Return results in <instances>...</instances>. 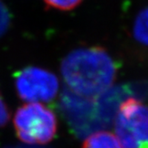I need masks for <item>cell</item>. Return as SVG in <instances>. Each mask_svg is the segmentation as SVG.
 Masks as SVG:
<instances>
[{
  "mask_svg": "<svg viewBox=\"0 0 148 148\" xmlns=\"http://www.w3.org/2000/svg\"><path fill=\"white\" fill-rule=\"evenodd\" d=\"M127 93L125 87H114L87 97L67 88L62 92L60 108L73 133L84 138L112 126Z\"/></svg>",
  "mask_w": 148,
  "mask_h": 148,
  "instance_id": "6da1fadb",
  "label": "cell"
},
{
  "mask_svg": "<svg viewBox=\"0 0 148 148\" xmlns=\"http://www.w3.org/2000/svg\"><path fill=\"white\" fill-rule=\"evenodd\" d=\"M115 62L101 47L75 49L62 60L61 71L68 88L87 97H97L112 88Z\"/></svg>",
  "mask_w": 148,
  "mask_h": 148,
  "instance_id": "7a4b0ae2",
  "label": "cell"
},
{
  "mask_svg": "<svg viewBox=\"0 0 148 148\" xmlns=\"http://www.w3.org/2000/svg\"><path fill=\"white\" fill-rule=\"evenodd\" d=\"M14 129L19 138L29 145H44L55 136L56 117L40 103H30L20 107L14 115Z\"/></svg>",
  "mask_w": 148,
  "mask_h": 148,
  "instance_id": "3957f363",
  "label": "cell"
},
{
  "mask_svg": "<svg viewBox=\"0 0 148 148\" xmlns=\"http://www.w3.org/2000/svg\"><path fill=\"white\" fill-rule=\"evenodd\" d=\"M115 131L123 148H148V106L133 97L123 101L115 119Z\"/></svg>",
  "mask_w": 148,
  "mask_h": 148,
  "instance_id": "277c9868",
  "label": "cell"
},
{
  "mask_svg": "<svg viewBox=\"0 0 148 148\" xmlns=\"http://www.w3.org/2000/svg\"><path fill=\"white\" fill-rule=\"evenodd\" d=\"M15 86L18 96L23 101L49 102L56 97L59 82L55 74L47 70L28 67L17 72Z\"/></svg>",
  "mask_w": 148,
  "mask_h": 148,
  "instance_id": "5b68a950",
  "label": "cell"
},
{
  "mask_svg": "<svg viewBox=\"0 0 148 148\" xmlns=\"http://www.w3.org/2000/svg\"><path fill=\"white\" fill-rule=\"evenodd\" d=\"M83 148H123L118 137L112 133L98 131L88 136Z\"/></svg>",
  "mask_w": 148,
  "mask_h": 148,
  "instance_id": "8992f818",
  "label": "cell"
},
{
  "mask_svg": "<svg viewBox=\"0 0 148 148\" xmlns=\"http://www.w3.org/2000/svg\"><path fill=\"white\" fill-rule=\"evenodd\" d=\"M135 38L141 44L148 46V6L138 14L133 27Z\"/></svg>",
  "mask_w": 148,
  "mask_h": 148,
  "instance_id": "52a82bcc",
  "label": "cell"
},
{
  "mask_svg": "<svg viewBox=\"0 0 148 148\" xmlns=\"http://www.w3.org/2000/svg\"><path fill=\"white\" fill-rule=\"evenodd\" d=\"M45 3L56 9L67 11L78 6L82 0H44Z\"/></svg>",
  "mask_w": 148,
  "mask_h": 148,
  "instance_id": "ba28073f",
  "label": "cell"
},
{
  "mask_svg": "<svg viewBox=\"0 0 148 148\" xmlns=\"http://www.w3.org/2000/svg\"><path fill=\"white\" fill-rule=\"evenodd\" d=\"M11 22L9 10L6 5L0 0V37H2L8 29Z\"/></svg>",
  "mask_w": 148,
  "mask_h": 148,
  "instance_id": "9c48e42d",
  "label": "cell"
},
{
  "mask_svg": "<svg viewBox=\"0 0 148 148\" xmlns=\"http://www.w3.org/2000/svg\"><path fill=\"white\" fill-rule=\"evenodd\" d=\"M9 120V111L0 94V128L4 127Z\"/></svg>",
  "mask_w": 148,
  "mask_h": 148,
  "instance_id": "30bf717a",
  "label": "cell"
},
{
  "mask_svg": "<svg viewBox=\"0 0 148 148\" xmlns=\"http://www.w3.org/2000/svg\"><path fill=\"white\" fill-rule=\"evenodd\" d=\"M6 148H44V147H38V146H28V145H15V146H10Z\"/></svg>",
  "mask_w": 148,
  "mask_h": 148,
  "instance_id": "8fae6325",
  "label": "cell"
}]
</instances>
